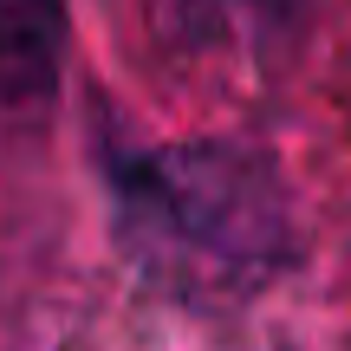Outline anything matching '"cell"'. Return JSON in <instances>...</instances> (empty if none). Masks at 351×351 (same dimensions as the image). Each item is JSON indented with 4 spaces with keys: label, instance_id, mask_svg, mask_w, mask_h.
<instances>
[{
    "label": "cell",
    "instance_id": "obj_2",
    "mask_svg": "<svg viewBox=\"0 0 351 351\" xmlns=\"http://www.w3.org/2000/svg\"><path fill=\"white\" fill-rule=\"evenodd\" d=\"M59 52V0H0V85H39Z\"/></svg>",
    "mask_w": 351,
    "mask_h": 351
},
{
    "label": "cell",
    "instance_id": "obj_1",
    "mask_svg": "<svg viewBox=\"0 0 351 351\" xmlns=\"http://www.w3.org/2000/svg\"><path fill=\"white\" fill-rule=\"evenodd\" d=\"M124 208L143 247L202 274H247L280 254V202L241 156L221 150H169V156H117Z\"/></svg>",
    "mask_w": 351,
    "mask_h": 351
},
{
    "label": "cell",
    "instance_id": "obj_3",
    "mask_svg": "<svg viewBox=\"0 0 351 351\" xmlns=\"http://www.w3.org/2000/svg\"><path fill=\"white\" fill-rule=\"evenodd\" d=\"M221 7H234V13H287L300 0H221Z\"/></svg>",
    "mask_w": 351,
    "mask_h": 351
}]
</instances>
